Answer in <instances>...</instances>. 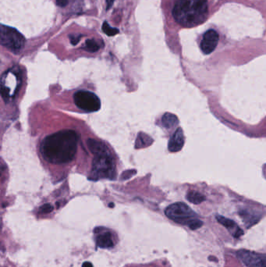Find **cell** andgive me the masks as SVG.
<instances>
[{
    "label": "cell",
    "mask_w": 266,
    "mask_h": 267,
    "mask_svg": "<svg viewBox=\"0 0 266 267\" xmlns=\"http://www.w3.org/2000/svg\"><path fill=\"white\" fill-rule=\"evenodd\" d=\"M79 137L76 131L63 130L49 135L41 143V153L52 164L71 163L76 156Z\"/></svg>",
    "instance_id": "1"
},
{
    "label": "cell",
    "mask_w": 266,
    "mask_h": 267,
    "mask_svg": "<svg viewBox=\"0 0 266 267\" xmlns=\"http://www.w3.org/2000/svg\"><path fill=\"white\" fill-rule=\"evenodd\" d=\"M208 0H177L173 10L176 21L184 27H193L207 18Z\"/></svg>",
    "instance_id": "2"
},
{
    "label": "cell",
    "mask_w": 266,
    "mask_h": 267,
    "mask_svg": "<svg viewBox=\"0 0 266 267\" xmlns=\"http://www.w3.org/2000/svg\"><path fill=\"white\" fill-rule=\"evenodd\" d=\"M116 176V163L110 152L94 156L91 166L90 179L92 181L99 179H114Z\"/></svg>",
    "instance_id": "3"
},
{
    "label": "cell",
    "mask_w": 266,
    "mask_h": 267,
    "mask_svg": "<svg viewBox=\"0 0 266 267\" xmlns=\"http://www.w3.org/2000/svg\"><path fill=\"white\" fill-rule=\"evenodd\" d=\"M21 71L15 67L4 73L1 80V93L6 102L14 99L21 84Z\"/></svg>",
    "instance_id": "4"
},
{
    "label": "cell",
    "mask_w": 266,
    "mask_h": 267,
    "mask_svg": "<svg viewBox=\"0 0 266 267\" xmlns=\"http://www.w3.org/2000/svg\"><path fill=\"white\" fill-rule=\"evenodd\" d=\"M0 41L4 47L15 54L24 49L25 39L17 29L2 24L0 29Z\"/></svg>",
    "instance_id": "5"
},
{
    "label": "cell",
    "mask_w": 266,
    "mask_h": 267,
    "mask_svg": "<svg viewBox=\"0 0 266 267\" xmlns=\"http://www.w3.org/2000/svg\"><path fill=\"white\" fill-rule=\"evenodd\" d=\"M165 216L177 224L189 226L197 218V214L184 202L172 204L165 209Z\"/></svg>",
    "instance_id": "6"
},
{
    "label": "cell",
    "mask_w": 266,
    "mask_h": 267,
    "mask_svg": "<svg viewBox=\"0 0 266 267\" xmlns=\"http://www.w3.org/2000/svg\"><path fill=\"white\" fill-rule=\"evenodd\" d=\"M74 100L79 109L88 113L97 112L101 108V101L98 96L86 90H81L75 93Z\"/></svg>",
    "instance_id": "7"
},
{
    "label": "cell",
    "mask_w": 266,
    "mask_h": 267,
    "mask_svg": "<svg viewBox=\"0 0 266 267\" xmlns=\"http://www.w3.org/2000/svg\"><path fill=\"white\" fill-rule=\"evenodd\" d=\"M238 259L248 267H266V254L248 250L238 251Z\"/></svg>",
    "instance_id": "8"
},
{
    "label": "cell",
    "mask_w": 266,
    "mask_h": 267,
    "mask_svg": "<svg viewBox=\"0 0 266 267\" xmlns=\"http://www.w3.org/2000/svg\"><path fill=\"white\" fill-rule=\"evenodd\" d=\"M219 35L215 30H209L205 33L201 42V49L205 54L212 53L217 46Z\"/></svg>",
    "instance_id": "9"
},
{
    "label": "cell",
    "mask_w": 266,
    "mask_h": 267,
    "mask_svg": "<svg viewBox=\"0 0 266 267\" xmlns=\"http://www.w3.org/2000/svg\"><path fill=\"white\" fill-rule=\"evenodd\" d=\"M216 219H217L219 224L224 226L229 230L231 235L235 238V239H239L240 237H241L244 234V231H243L242 229L234 220L219 215L216 216Z\"/></svg>",
    "instance_id": "10"
},
{
    "label": "cell",
    "mask_w": 266,
    "mask_h": 267,
    "mask_svg": "<svg viewBox=\"0 0 266 267\" xmlns=\"http://www.w3.org/2000/svg\"><path fill=\"white\" fill-rule=\"evenodd\" d=\"M184 144V135L182 128H177L173 136L170 138L168 144L169 151L177 153L182 150Z\"/></svg>",
    "instance_id": "11"
},
{
    "label": "cell",
    "mask_w": 266,
    "mask_h": 267,
    "mask_svg": "<svg viewBox=\"0 0 266 267\" xmlns=\"http://www.w3.org/2000/svg\"><path fill=\"white\" fill-rule=\"evenodd\" d=\"M239 214L242 217L244 224H245L248 228L257 224L259 221L260 219H261V216L258 213L254 212V211H249V210H240Z\"/></svg>",
    "instance_id": "12"
},
{
    "label": "cell",
    "mask_w": 266,
    "mask_h": 267,
    "mask_svg": "<svg viewBox=\"0 0 266 267\" xmlns=\"http://www.w3.org/2000/svg\"><path fill=\"white\" fill-rule=\"evenodd\" d=\"M88 149L94 156L96 155L103 154V153H109L108 148L106 144L101 141L95 139H88L87 141Z\"/></svg>",
    "instance_id": "13"
},
{
    "label": "cell",
    "mask_w": 266,
    "mask_h": 267,
    "mask_svg": "<svg viewBox=\"0 0 266 267\" xmlns=\"http://www.w3.org/2000/svg\"><path fill=\"white\" fill-rule=\"evenodd\" d=\"M96 244L98 247L102 249H110L114 246L113 235L110 232H104L100 233L96 238Z\"/></svg>",
    "instance_id": "14"
},
{
    "label": "cell",
    "mask_w": 266,
    "mask_h": 267,
    "mask_svg": "<svg viewBox=\"0 0 266 267\" xmlns=\"http://www.w3.org/2000/svg\"><path fill=\"white\" fill-rule=\"evenodd\" d=\"M178 118L173 113H167L162 117V124L164 128L167 129H171L178 125Z\"/></svg>",
    "instance_id": "15"
},
{
    "label": "cell",
    "mask_w": 266,
    "mask_h": 267,
    "mask_svg": "<svg viewBox=\"0 0 266 267\" xmlns=\"http://www.w3.org/2000/svg\"><path fill=\"white\" fill-rule=\"evenodd\" d=\"M152 142V139L150 137L147 135L145 133H140L137 137L136 141H135V148H145V147L150 145Z\"/></svg>",
    "instance_id": "16"
},
{
    "label": "cell",
    "mask_w": 266,
    "mask_h": 267,
    "mask_svg": "<svg viewBox=\"0 0 266 267\" xmlns=\"http://www.w3.org/2000/svg\"><path fill=\"white\" fill-rule=\"evenodd\" d=\"M187 199L191 203L197 205V204H200L202 202H204L205 200H206V197L199 193V192H190L187 195Z\"/></svg>",
    "instance_id": "17"
},
{
    "label": "cell",
    "mask_w": 266,
    "mask_h": 267,
    "mask_svg": "<svg viewBox=\"0 0 266 267\" xmlns=\"http://www.w3.org/2000/svg\"><path fill=\"white\" fill-rule=\"evenodd\" d=\"M100 46L94 39H88L84 46V50L90 52H95L99 50Z\"/></svg>",
    "instance_id": "18"
},
{
    "label": "cell",
    "mask_w": 266,
    "mask_h": 267,
    "mask_svg": "<svg viewBox=\"0 0 266 267\" xmlns=\"http://www.w3.org/2000/svg\"><path fill=\"white\" fill-rule=\"evenodd\" d=\"M103 31L105 34L107 35L108 36H116V35L118 34L119 32H120L119 29L110 27V24H108V22H104V23H103Z\"/></svg>",
    "instance_id": "19"
},
{
    "label": "cell",
    "mask_w": 266,
    "mask_h": 267,
    "mask_svg": "<svg viewBox=\"0 0 266 267\" xmlns=\"http://www.w3.org/2000/svg\"><path fill=\"white\" fill-rule=\"evenodd\" d=\"M203 225V222L202 220H198V219H195L190 223V225L188 226L189 228L191 229L192 230H197V229L200 228Z\"/></svg>",
    "instance_id": "20"
},
{
    "label": "cell",
    "mask_w": 266,
    "mask_h": 267,
    "mask_svg": "<svg viewBox=\"0 0 266 267\" xmlns=\"http://www.w3.org/2000/svg\"><path fill=\"white\" fill-rule=\"evenodd\" d=\"M53 210V206L50 204H45V205H42L39 209V212L41 214H49V213L52 212Z\"/></svg>",
    "instance_id": "21"
},
{
    "label": "cell",
    "mask_w": 266,
    "mask_h": 267,
    "mask_svg": "<svg viewBox=\"0 0 266 267\" xmlns=\"http://www.w3.org/2000/svg\"><path fill=\"white\" fill-rule=\"evenodd\" d=\"M135 174H136V170H126V171L123 172V174H122V179L126 180V179H129Z\"/></svg>",
    "instance_id": "22"
},
{
    "label": "cell",
    "mask_w": 266,
    "mask_h": 267,
    "mask_svg": "<svg viewBox=\"0 0 266 267\" xmlns=\"http://www.w3.org/2000/svg\"><path fill=\"white\" fill-rule=\"evenodd\" d=\"M70 37H71V44L74 46L77 45L81 39V36H71Z\"/></svg>",
    "instance_id": "23"
},
{
    "label": "cell",
    "mask_w": 266,
    "mask_h": 267,
    "mask_svg": "<svg viewBox=\"0 0 266 267\" xmlns=\"http://www.w3.org/2000/svg\"><path fill=\"white\" fill-rule=\"evenodd\" d=\"M56 3L59 7H65L68 4V0H56Z\"/></svg>",
    "instance_id": "24"
},
{
    "label": "cell",
    "mask_w": 266,
    "mask_h": 267,
    "mask_svg": "<svg viewBox=\"0 0 266 267\" xmlns=\"http://www.w3.org/2000/svg\"><path fill=\"white\" fill-rule=\"evenodd\" d=\"M115 0H106V6H107V10L111 8L112 6L114 4Z\"/></svg>",
    "instance_id": "25"
},
{
    "label": "cell",
    "mask_w": 266,
    "mask_h": 267,
    "mask_svg": "<svg viewBox=\"0 0 266 267\" xmlns=\"http://www.w3.org/2000/svg\"><path fill=\"white\" fill-rule=\"evenodd\" d=\"M82 267H93V265L91 262H85L83 263Z\"/></svg>",
    "instance_id": "26"
},
{
    "label": "cell",
    "mask_w": 266,
    "mask_h": 267,
    "mask_svg": "<svg viewBox=\"0 0 266 267\" xmlns=\"http://www.w3.org/2000/svg\"><path fill=\"white\" fill-rule=\"evenodd\" d=\"M110 207H112V206L113 207V206H114V205H113V204H110Z\"/></svg>",
    "instance_id": "27"
}]
</instances>
